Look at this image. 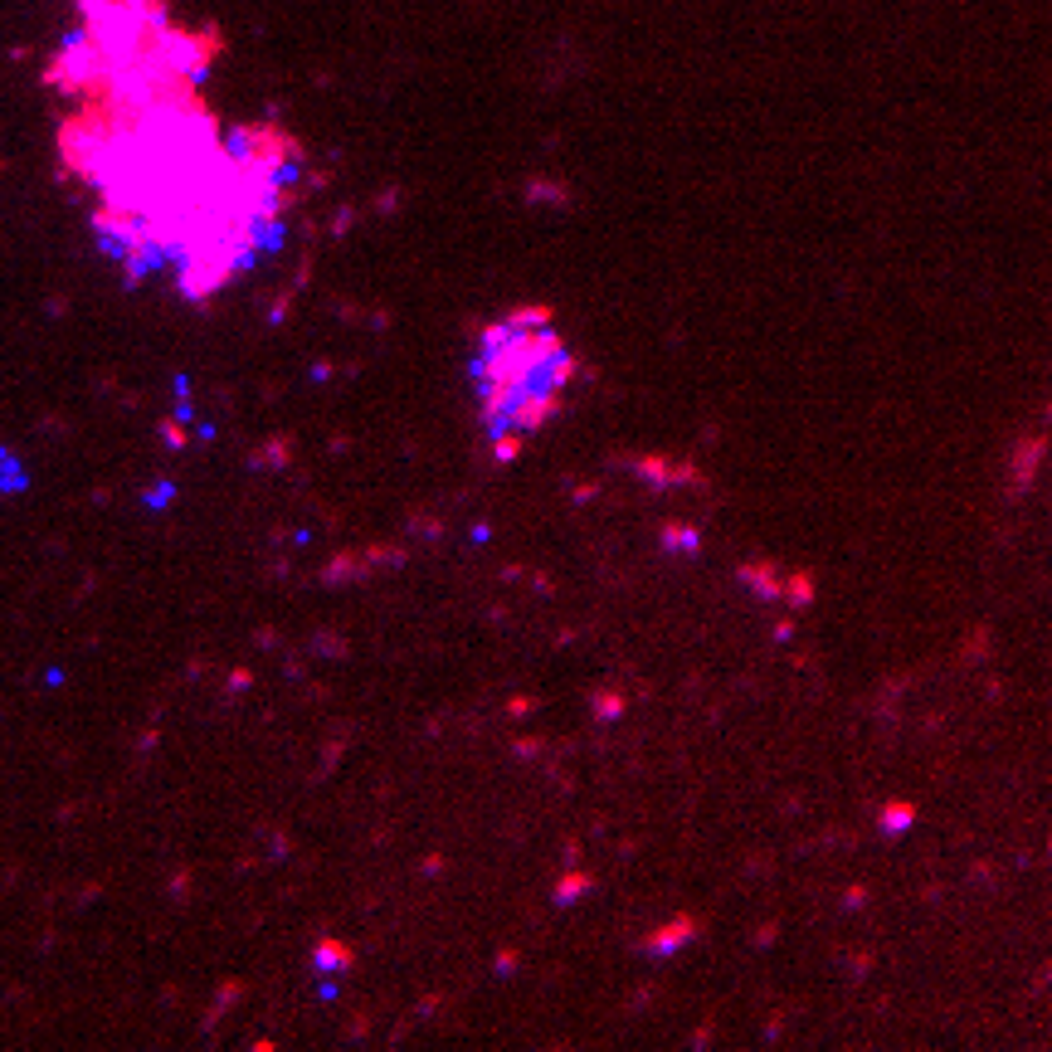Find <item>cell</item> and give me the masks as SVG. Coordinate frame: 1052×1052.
Instances as JSON below:
<instances>
[{"label": "cell", "mask_w": 1052, "mask_h": 1052, "mask_svg": "<svg viewBox=\"0 0 1052 1052\" xmlns=\"http://www.w3.org/2000/svg\"><path fill=\"white\" fill-rule=\"evenodd\" d=\"M565 390H536V385H517L512 405H507V429H522V434H536L551 414H561Z\"/></svg>", "instance_id": "obj_1"}, {"label": "cell", "mask_w": 1052, "mask_h": 1052, "mask_svg": "<svg viewBox=\"0 0 1052 1052\" xmlns=\"http://www.w3.org/2000/svg\"><path fill=\"white\" fill-rule=\"evenodd\" d=\"M1043 453H1048V439L1038 434V439H1018L1014 449V468H1009V483H1014V492H1028L1033 488V478H1038V468H1043Z\"/></svg>", "instance_id": "obj_2"}, {"label": "cell", "mask_w": 1052, "mask_h": 1052, "mask_svg": "<svg viewBox=\"0 0 1052 1052\" xmlns=\"http://www.w3.org/2000/svg\"><path fill=\"white\" fill-rule=\"evenodd\" d=\"M692 936H697V921H692V916H673L663 931H653V936L643 940V950H648L653 960H668V955H677Z\"/></svg>", "instance_id": "obj_3"}, {"label": "cell", "mask_w": 1052, "mask_h": 1052, "mask_svg": "<svg viewBox=\"0 0 1052 1052\" xmlns=\"http://www.w3.org/2000/svg\"><path fill=\"white\" fill-rule=\"evenodd\" d=\"M736 575L751 585L760 600H780V575H775V565H770V561H746Z\"/></svg>", "instance_id": "obj_4"}, {"label": "cell", "mask_w": 1052, "mask_h": 1052, "mask_svg": "<svg viewBox=\"0 0 1052 1052\" xmlns=\"http://www.w3.org/2000/svg\"><path fill=\"white\" fill-rule=\"evenodd\" d=\"M293 449H298L293 434H273V439L263 444V453H254L249 463H254V468H288V463H293Z\"/></svg>", "instance_id": "obj_5"}, {"label": "cell", "mask_w": 1052, "mask_h": 1052, "mask_svg": "<svg viewBox=\"0 0 1052 1052\" xmlns=\"http://www.w3.org/2000/svg\"><path fill=\"white\" fill-rule=\"evenodd\" d=\"M780 600H789L794 614H804V609L814 604V580H809V570H794V575L780 580Z\"/></svg>", "instance_id": "obj_6"}, {"label": "cell", "mask_w": 1052, "mask_h": 1052, "mask_svg": "<svg viewBox=\"0 0 1052 1052\" xmlns=\"http://www.w3.org/2000/svg\"><path fill=\"white\" fill-rule=\"evenodd\" d=\"M663 551H668V556H692V551H697V526L692 522H663Z\"/></svg>", "instance_id": "obj_7"}, {"label": "cell", "mask_w": 1052, "mask_h": 1052, "mask_svg": "<svg viewBox=\"0 0 1052 1052\" xmlns=\"http://www.w3.org/2000/svg\"><path fill=\"white\" fill-rule=\"evenodd\" d=\"M502 322H507L512 332H526V327H546V322H551V307H546V302H522V307H512Z\"/></svg>", "instance_id": "obj_8"}, {"label": "cell", "mask_w": 1052, "mask_h": 1052, "mask_svg": "<svg viewBox=\"0 0 1052 1052\" xmlns=\"http://www.w3.org/2000/svg\"><path fill=\"white\" fill-rule=\"evenodd\" d=\"M877 819H882V828L897 838V833H906V828L916 824V804H911V799H892V804H882Z\"/></svg>", "instance_id": "obj_9"}, {"label": "cell", "mask_w": 1052, "mask_h": 1052, "mask_svg": "<svg viewBox=\"0 0 1052 1052\" xmlns=\"http://www.w3.org/2000/svg\"><path fill=\"white\" fill-rule=\"evenodd\" d=\"M488 439H492V458H497V463H517L522 449H526L522 429H497V434H488Z\"/></svg>", "instance_id": "obj_10"}, {"label": "cell", "mask_w": 1052, "mask_h": 1052, "mask_svg": "<svg viewBox=\"0 0 1052 1052\" xmlns=\"http://www.w3.org/2000/svg\"><path fill=\"white\" fill-rule=\"evenodd\" d=\"M356 965V955H351V945H341V940H322L317 945V970H351Z\"/></svg>", "instance_id": "obj_11"}, {"label": "cell", "mask_w": 1052, "mask_h": 1052, "mask_svg": "<svg viewBox=\"0 0 1052 1052\" xmlns=\"http://www.w3.org/2000/svg\"><path fill=\"white\" fill-rule=\"evenodd\" d=\"M590 887H595V877H590V872H580V867H570V872H565L561 882H556V902H561V906L580 902V897H585Z\"/></svg>", "instance_id": "obj_12"}, {"label": "cell", "mask_w": 1052, "mask_h": 1052, "mask_svg": "<svg viewBox=\"0 0 1052 1052\" xmlns=\"http://www.w3.org/2000/svg\"><path fill=\"white\" fill-rule=\"evenodd\" d=\"M590 712H595V721H619L624 697H619V692H609V687H595V692H590Z\"/></svg>", "instance_id": "obj_13"}, {"label": "cell", "mask_w": 1052, "mask_h": 1052, "mask_svg": "<svg viewBox=\"0 0 1052 1052\" xmlns=\"http://www.w3.org/2000/svg\"><path fill=\"white\" fill-rule=\"evenodd\" d=\"M351 575H361V565H356V551H341L337 561L322 570V585H341V580H351Z\"/></svg>", "instance_id": "obj_14"}, {"label": "cell", "mask_w": 1052, "mask_h": 1052, "mask_svg": "<svg viewBox=\"0 0 1052 1052\" xmlns=\"http://www.w3.org/2000/svg\"><path fill=\"white\" fill-rule=\"evenodd\" d=\"M312 653H322V658H346V639L332 634V629H317V634H312Z\"/></svg>", "instance_id": "obj_15"}, {"label": "cell", "mask_w": 1052, "mask_h": 1052, "mask_svg": "<svg viewBox=\"0 0 1052 1052\" xmlns=\"http://www.w3.org/2000/svg\"><path fill=\"white\" fill-rule=\"evenodd\" d=\"M410 531L419 536V541H439V536H444V522H439L434 512H414V517H410Z\"/></svg>", "instance_id": "obj_16"}, {"label": "cell", "mask_w": 1052, "mask_h": 1052, "mask_svg": "<svg viewBox=\"0 0 1052 1052\" xmlns=\"http://www.w3.org/2000/svg\"><path fill=\"white\" fill-rule=\"evenodd\" d=\"M507 332H512V327H507V322H488V327H483V332H478V341H483V351H497V346H502V341H507Z\"/></svg>", "instance_id": "obj_17"}, {"label": "cell", "mask_w": 1052, "mask_h": 1052, "mask_svg": "<svg viewBox=\"0 0 1052 1052\" xmlns=\"http://www.w3.org/2000/svg\"><path fill=\"white\" fill-rule=\"evenodd\" d=\"M293 298H298V288H283V293H278V302L268 307V322H273V327H278V322L288 317V307H293Z\"/></svg>", "instance_id": "obj_18"}, {"label": "cell", "mask_w": 1052, "mask_h": 1052, "mask_svg": "<svg viewBox=\"0 0 1052 1052\" xmlns=\"http://www.w3.org/2000/svg\"><path fill=\"white\" fill-rule=\"evenodd\" d=\"M984 653H989V629H975V634H970V648H965L960 658H965V663H975V658H984Z\"/></svg>", "instance_id": "obj_19"}, {"label": "cell", "mask_w": 1052, "mask_h": 1052, "mask_svg": "<svg viewBox=\"0 0 1052 1052\" xmlns=\"http://www.w3.org/2000/svg\"><path fill=\"white\" fill-rule=\"evenodd\" d=\"M161 439H166V444H176V449H181V444H186V429H181V424H176V419H166V424H161Z\"/></svg>", "instance_id": "obj_20"}, {"label": "cell", "mask_w": 1052, "mask_h": 1052, "mask_svg": "<svg viewBox=\"0 0 1052 1052\" xmlns=\"http://www.w3.org/2000/svg\"><path fill=\"white\" fill-rule=\"evenodd\" d=\"M512 751H517V755H541L546 746H541L536 736H517V741H512Z\"/></svg>", "instance_id": "obj_21"}, {"label": "cell", "mask_w": 1052, "mask_h": 1052, "mask_svg": "<svg viewBox=\"0 0 1052 1052\" xmlns=\"http://www.w3.org/2000/svg\"><path fill=\"white\" fill-rule=\"evenodd\" d=\"M843 906H848V911L867 906V887H848V892H843Z\"/></svg>", "instance_id": "obj_22"}, {"label": "cell", "mask_w": 1052, "mask_h": 1052, "mask_svg": "<svg viewBox=\"0 0 1052 1052\" xmlns=\"http://www.w3.org/2000/svg\"><path fill=\"white\" fill-rule=\"evenodd\" d=\"M492 970H497V975H512V970H517V950H502Z\"/></svg>", "instance_id": "obj_23"}, {"label": "cell", "mask_w": 1052, "mask_h": 1052, "mask_svg": "<svg viewBox=\"0 0 1052 1052\" xmlns=\"http://www.w3.org/2000/svg\"><path fill=\"white\" fill-rule=\"evenodd\" d=\"M507 712H512V716H526V712H536V697H512V702H507Z\"/></svg>", "instance_id": "obj_24"}, {"label": "cell", "mask_w": 1052, "mask_h": 1052, "mask_svg": "<svg viewBox=\"0 0 1052 1052\" xmlns=\"http://www.w3.org/2000/svg\"><path fill=\"white\" fill-rule=\"evenodd\" d=\"M595 492H600V483H575V492H570V497H575V502H590Z\"/></svg>", "instance_id": "obj_25"}, {"label": "cell", "mask_w": 1052, "mask_h": 1052, "mask_svg": "<svg viewBox=\"0 0 1052 1052\" xmlns=\"http://www.w3.org/2000/svg\"><path fill=\"white\" fill-rule=\"evenodd\" d=\"M444 863H449V858H444V853H434V858H424V872L434 877V872H444Z\"/></svg>", "instance_id": "obj_26"}, {"label": "cell", "mask_w": 1052, "mask_h": 1052, "mask_svg": "<svg viewBox=\"0 0 1052 1052\" xmlns=\"http://www.w3.org/2000/svg\"><path fill=\"white\" fill-rule=\"evenodd\" d=\"M789 639H794V624H789V619L785 624H775V643H789Z\"/></svg>", "instance_id": "obj_27"}, {"label": "cell", "mask_w": 1052, "mask_h": 1052, "mask_svg": "<svg viewBox=\"0 0 1052 1052\" xmlns=\"http://www.w3.org/2000/svg\"><path fill=\"white\" fill-rule=\"evenodd\" d=\"M244 687H249V673H244V668H239V673L229 677V692H244Z\"/></svg>", "instance_id": "obj_28"}, {"label": "cell", "mask_w": 1052, "mask_h": 1052, "mask_svg": "<svg viewBox=\"0 0 1052 1052\" xmlns=\"http://www.w3.org/2000/svg\"><path fill=\"white\" fill-rule=\"evenodd\" d=\"M751 940H755V945H770V940H775V926H760Z\"/></svg>", "instance_id": "obj_29"}]
</instances>
